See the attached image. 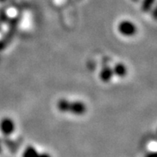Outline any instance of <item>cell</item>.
I'll list each match as a JSON object with an SVG mask.
<instances>
[{"instance_id":"obj_8","label":"cell","mask_w":157,"mask_h":157,"mask_svg":"<svg viewBox=\"0 0 157 157\" xmlns=\"http://www.w3.org/2000/svg\"><path fill=\"white\" fill-rule=\"evenodd\" d=\"M39 157H52L51 155H50V154H48V153H39Z\"/></svg>"},{"instance_id":"obj_7","label":"cell","mask_w":157,"mask_h":157,"mask_svg":"<svg viewBox=\"0 0 157 157\" xmlns=\"http://www.w3.org/2000/svg\"><path fill=\"white\" fill-rule=\"evenodd\" d=\"M39 153L34 147L29 146L25 149L23 153V157H39Z\"/></svg>"},{"instance_id":"obj_10","label":"cell","mask_w":157,"mask_h":157,"mask_svg":"<svg viewBox=\"0 0 157 157\" xmlns=\"http://www.w3.org/2000/svg\"><path fill=\"white\" fill-rule=\"evenodd\" d=\"M6 0H0V2H5Z\"/></svg>"},{"instance_id":"obj_9","label":"cell","mask_w":157,"mask_h":157,"mask_svg":"<svg viewBox=\"0 0 157 157\" xmlns=\"http://www.w3.org/2000/svg\"><path fill=\"white\" fill-rule=\"evenodd\" d=\"M146 157H157L156 156V153H155V152H150V153H148L147 155H146Z\"/></svg>"},{"instance_id":"obj_4","label":"cell","mask_w":157,"mask_h":157,"mask_svg":"<svg viewBox=\"0 0 157 157\" xmlns=\"http://www.w3.org/2000/svg\"><path fill=\"white\" fill-rule=\"evenodd\" d=\"M114 76L112 67H104L99 72V78L103 83H109Z\"/></svg>"},{"instance_id":"obj_3","label":"cell","mask_w":157,"mask_h":157,"mask_svg":"<svg viewBox=\"0 0 157 157\" xmlns=\"http://www.w3.org/2000/svg\"><path fill=\"white\" fill-rule=\"evenodd\" d=\"M15 124L10 117H4L0 120V131L4 136H10L15 132Z\"/></svg>"},{"instance_id":"obj_6","label":"cell","mask_w":157,"mask_h":157,"mask_svg":"<svg viewBox=\"0 0 157 157\" xmlns=\"http://www.w3.org/2000/svg\"><path fill=\"white\" fill-rule=\"evenodd\" d=\"M155 0H142L141 1V10L144 13L149 12L155 4Z\"/></svg>"},{"instance_id":"obj_11","label":"cell","mask_w":157,"mask_h":157,"mask_svg":"<svg viewBox=\"0 0 157 157\" xmlns=\"http://www.w3.org/2000/svg\"><path fill=\"white\" fill-rule=\"evenodd\" d=\"M133 2H138V1H140V0H132Z\"/></svg>"},{"instance_id":"obj_2","label":"cell","mask_w":157,"mask_h":157,"mask_svg":"<svg viewBox=\"0 0 157 157\" xmlns=\"http://www.w3.org/2000/svg\"><path fill=\"white\" fill-rule=\"evenodd\" d=\"M118 32L124 37H132L137 33V27L133 22L124 19L120 21L117 27Z\"/></svg>"},{"instance_id":"obj_1","label":"cell","mask_w":157,"mask_h":157,"mask_svg":"<svg viewBox=\"0 0 157 157\" xmlns=\"http://www.w3.org/2000/svg\"><path fill=\"white\" fill-rule=\"evenodd\" d=\"M56 108L59 112L67 113L75 116H83L87 112V106L82 101H70L65 98H61L56 103Z\"/></svg>"},{"instance_id":"obj_5","label":"cell","mask_w":157,"mask_h":157,"mask_svg":"<svg viewBox=\"0 0 157 157\" xmlns=\"http://www.w3.org/2000/svg\"><path fill=\"white\" fill-rule=\"evenodd\" d=\"M112 71H113L114 76L119 77V78H124L128 74V68L125 64L122 63H118L115 66L112 67Z\"/></svg>"}]
</instances>
